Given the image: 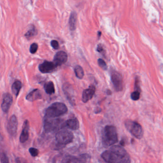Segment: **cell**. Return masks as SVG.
<instances>
[{"label":"cell","instance_id":"5bb4252c","mask_svg":"<svg viewBox=\"0 0 163 163\" xmlns=\"http://www.w3.org/2000/svg\"><path fill=\"white\" fill-rule=\"evenodd\" d=\"M63 91L70 102L74 103V91L73 88L69 84L65 83L63 85Z\"/></svg>","mask_w":163,"mask_h":163},{"label":"cell","instance_id":"603a6c76","mask_svg":"<svg viewBox=\"0 0 163 163\" xmlns=\"http://www.w3.org/2000/svg\"><path fill=\"white\" fill-rule=\"evenodd\" d=\"M140 91H135L131 94V98L133 101H136L140 99Z\"/></svg>","mask_w":163,"mask_h":163},{"label":"cell","instance_id":"8992f818","mask_svg":"<svg viewBox=\"0 0 163 163\" xmlns=\"http://www.w3.org/2000/svg\"><path fill=\"white\" fill-rule=\"evenodd\" d=\"M62 121L60 119H51L45 118L44 121V128L46 132L55 131L62 125Z\"/></svg>","mask_w":163,"mask_h":163},{"label":"cell","instance_id":"5b68a950","mask_svg":"<svg viewBox=\"0 0 163 163\" xmlns=\"http://www.w3.org/2000/svg\"><path fill=\"white\" fill-rule=\"evenodd\" d=\"M74 135L71 132L67 130H63L56 134L55 139L60 145H66L73 141Z\"/></svg>","mask_w":163,"mask_h":163},{"label":"cell","instance_id":"3957f363","mask_svg":"<svg viewBox=\"0 0 163 163\" xmlns=\"http://www.w3.org/2000/svg\"><path fill=\"white\" fill-rule=\"evenodd\" d=\"M68 109L65 104L61 102L52 103L45 111V118H52L61 116L67 113Z\"/></svg>","mask_w":163,"mask_h":163},{"label":"cell","instance_id":"2e32d148","mask_svg":"<svg viewBox=\"0 0 163 163\" xmlns=\"http://www.w3.org/2000/svg\"><path fill=\"white\" fill-rule=\"evenodd\" d=\"M77 19V15L76 12H72L70 16L69 20V26L70 30L71 31H74L76 28Z\"/></svg>","mask_w":163,"mask_h":163},{"label":"cell","instance_id":"52a82bcc","mask_svg":"<svg viewBox=\"0 0 163 163\" xmlns=\"http://www.w3.org/2000/svg\"><path fill=\"white\" fill-rule=\"evenodd\" d=\"M111 79L114 90L116 91H120L123 89V80L122 76L116 71H112Z\"/></svg>","mask_w":163,"mask_h":163},{"label":"cell","instance_id":"ffe728a7","mask_svg":"<svg viewBox=\"0 0 163 163\" xmlns=\"http://www.w3.org/2000/svg\"><path fill=\"white\" fill-rule=\"evenodd\" d=\"M74 72L76 76L78 79H82L84 75V71L82 67L79 65H77L75 67L74 69Z\"/></svg>","mask_w":163,"mask_h":163},{"label":"cell","instance_id":"484cf974","mask_svg":"<svg viewBox=\"0 0 163 163\" xmlns=\"http://www.w3.org/2000/svg\"><path fill=\"white\" fill-rule=\"evenodd\" d=\"M38 45L37 43H34L32 44L30 48V52L31 54H35L38 49Z\"/></svg>","mask_w":163,"mask_h":163},{"label":"cell","instance_id":"cb8c5ba5","mask_svg":"<svg viewBox=\"0 0 163 163\" xmlns=\"http://www.w3.org/2000/svg\"><path fill=\"white\" fill-rule=\"evenodd\" d=\"M98 63L99 66L101 69H103V70H106L107 69V65L106 62L103 59L99 58L98 60Z\"/></svg>","mask_w":163,"mask_h":163},{"label":"cell","instance_id":"4fadbf2b","mask_svg":"<svg viewBox=\"0 0 163 163\" xmlns=\"http://www.w3.org/2000/svg\"><path fill=\"white\" fill-rule=\"evenodd\" d=\"M29 123L28 120L25 121L23 124V128L20 137V141L21 143H24L29 138Z\"/></svg>","mask_w":163,"mask_h":163},{"label":"cell","instance_id":"ac0fdd59","mask_svg":"<svg viewBox=\"0 0 163 163\" xmlns=\"http://www.w3.org/2000/svg\"><path fill=\"white\" fill-rule=\"evenodd\" d=\"M44 88L45 92L48 94L51 95L55 93V86L52 81H49L46 83L44 85Z\"/></svg>","mask_w":163,"mask_h":163},{"label":"cell","instance_id":"30bf717a","mask_svg":"<svg viewBox=\"0 0 163 163\" xmlns=\"http://www.w3.org/2000/svg\"><path fill=\"white\" fill-rule=\"evenodd\" d=\"M68 59L67 54L64 51H59L54 56V62L56 66H60L66 62Z\"/></svg>","mask_w":163,"mask_h":163},{"label":"cell","instance_id":"7a4b0ae2","mask_svg":"<svg viewBox=\"0 0 163 163\" xmlns=\"http://www.w3.org/2000/svg\"><path fill=\"white\" fill-rule=\"evenodd\" d=\"M118 142V135L116 127L107 125L104 128L102 134V142L106 148L110 147Z\"/></svg>","mask_w":163,"mask_h":163},{"label":"cell","instance_id":"f1b7e54d","mask_svg":"<svg viewBox=\"0 0 163 163\" xmlns=\"http://www.w3.org/2000/svg\"><path fill=\"white\" fill-rule=\"evenodd\" d=\"M51 45L52 47L54 48L55 49H58L59 48V45L58 42H57L56 40H52L51 42Z\"/></svg>","mask_w":163,"mask_h":163},{"label":"cell","instance_id":"44dd1931","mask_svg":"<svg viewBox=\"0 0 163 163\" xmlns=\"http://www.w3.org/2000/svg\"><path fill=\"white\" fill-rule=\"evenodd\" d=\"M62 162L63 163H81L79 158L73 156H66L64 157Z\"/></svg>","mask_w":163,"mask_h":163},{"label":"cell","instance_id":"ba28073f","mask_svg":"<svg viewBox=\"0 0 163 163\" xmlns=\"http://www.w3.org/2000/svg\"><path fill=\"white\" fill-rule=\"evenodd\" d=\"M57 68L54 62L44 61L39 66V69L42 73H49L55 70Z\"/></svg>","mask_w":163,"mask_h":163},{"label":"cell","instance_id":"4dcf8cb0","mask_svg":"<svg viewBox=\"0 0 163 163\" xmlns=\"http://www.w3.org/2000/svg\"><path fill=\"white\" fill-rule=\"evenodd\" d=\"M101 34H102V33H101V31H98V39H99V38H100V37H101Z\"/></svg>","mask_w":163,"mask_h":163},{"label":"cell","instance_id":"d6986e66","mask_svg":"<svg viewBox=\"0 0 163 163\" xmlns=\"http://www.w3.org/2000/svg\"><path fill=\"white\" fill-rule=\"evenodd\" d=\"M22 87V83L19 80H16L12 84V93L16 96V97H17V96L18 95L20 91L21 90Z\"/></svg>","mask_w":163,"mask_h":163},{"label":"cell","instance_id":"8fae6325","mask_svg":"<svg viewBox=\"0 0 163 163\" xmlns=\"http://www.w3.org/2000/svg\"><path fill=\"white\" fill-rule=\"evenodd\" d=\"M96 88L94 85H91L89 88L84 90L82 94V101L84 103H87L89 100L91 99L95 94Z\"/></svg>","mask_w":163,"mask_h":163},{"label":"cell","instance_id":"9c48e42d","mask_svg":"<svg viewBox=\"0 0 163 163\" xmlns=\"http://www.w3.org/2000/svg\"><path fill=\"white\" fill-rule=\"evenodd\" d=\"M18 121L16 116H12L7 125V130L9 133L12 136H15L17 133L18 128Z\"/></svg>","mask_w":163,"mask_h":163},{"label":"cell","instance_id":"f546056e","mask_svg":"<svg viewBox=\"0 0 163 163\" xmlns=\"http://www.w3.org/2000/svg\"><path fill=\"white\" fill-rule=\"evenodd\" d=\"M96 50H97V51L99 53H103V52H104V49H103V45L101 44H99L98 45V47H97Z\"/></svg>","mask_w":163,"mask_h":163},{"label":"cell","instance_id":"d4e9b609","mask_svg":"<svg viewBox=\"0 0 163 163\" xmlns=\"http://www.w3.org/2000/svg\"><path fill=\"white\" fill-rule=\"evenodd\" d=\"M79 158L81 163L88 162L90 160V156L87 154H83V155H80Z\"/></svg>","mask_w":163,"mask_h":163},{"label":"cell","instance_id":"9a60e30c","mask_svg":"<svg viewBox=\"0 0 163 163\" xmlns=\"http://www.w3.org/2000/svg\"><path fill=\"white\" fill-rule=\"evenodd\" d=\"M41 98V94L40 91L38 89H35L30 92L27 96L26 99L30 102H33L38 99Z\"/></svg>","mask_w":163,"mask_h":163},{"label":"cell","instance_id":"7402d4cb","mask_svg":"<svg viewBox=\"0 0 163 163\" xmlns=\"http://www.w3.org/2000/svg\"><path fill=\"white\" fill-rule=\"evenodd\" d=\"M37 34V31L36 29V27H34V26H33V27H31V28L30 29L28 32L25 34V37L27 39H30L36 36Z\"/></svg>","mask_w":163,"mask_h":163},{"label":"cell","instance_id":"e0dca14e","mask_svg":"<svg viewBox=\"0 0 163 163\" xmlns=\"http://www.w3.org/2000/svg\"><path fill=\"white\" fill-rule=\"evenodd\" d=\"M65 126L73 130H78L79 128V121L76 118L69 119L66 121Z\"/></svg>","mask_w":163,"mask_h":163},{"label":"cell","instance_id":"83f0119b","mask_svg":"<svg viewBox=\"0 0 163 163\" xmlns=\"http://www.w3.org/2000/svg\"><path fill=\"white\" fill-rule=\"evenodd\" d=\"M0 160L1 163H9V159L7 156L4 153H0Z\"/></svg>","mask_w":163,"mask_h":163},{"label":"cell","instance_id":"6da1fadb","mask_svg":"<svg viewBox=\"0 0 163 163\" xmlns=\"http://www.w3.org/2000/svg\"><path fill=\"white\" fill-rule=\"evenodd\" d=\"M101 157L106 163H129L131 159L129 154L122 146L113 145L108 150L103 152Z\"/></svg>","mask_w":163,"mask_h":163},{"label":"cell","instance_id":"4316f807","mask_svg":"<svg viewBox=\"0 0 163 163\" xmlns=\"http://www.w3.org/2000/svg\"><path fill=\"white\" fill-rule=\"evenodd\" d=\"M29 151L31 155L33 157H36V156H38V154H39L38 150L35 148H33V147L30 148L29 150Z\"/></svg>","mask_w":163,"mask_h":163},{"label":"cell","instance_id":"7c38bea8","mask_svg":"<svg viewBox=\"0 0 163 163\" xmlns=\"http://www.w3.org/2000/svg\"><path fill=\"white\" fill-rule=\"evenodd\" d=\"M12 102V96L10 93H4L3 95V102L1 103V106L3 112L4 113H7L8 112Z\"/></svg>","mask_w":163,"mask_h":163},{"label":"cell","instance_id":"277c9868","mask_svg":"<svg viewBox=\"0 0 163 163\" xmlns=\"http://www.w3.org/2000/svg\"><path fill=\"white\" fill-rule=\"evenodd\" d=\"M125 126L128 131L136 138L140 139L144 135L141 125L136 121L127 120L125 121Z\"/></svg>","mask_w":163,"mask_h":163}]
</instances>
